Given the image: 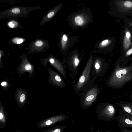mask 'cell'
<instances>
[{
	"label": "cell",
	"instance_id": "24",
	"mask_svg": "<svg viewBox=\"0 0 132 132\" xmlns=\"http://www.w3.org/2000/svg\"><path fill=\"white\" fill-rule=\"evenodd\" d=\"M23 39L19 38H15L13 40V42L15 43L18 44H20L23 42Z\"/></svg>",
	"mask_w": 132,
	"mask_h": 132
},
{
	"label": "cell",
	"instance_id": "17",
	"mask_svg": "<svg viewBox=\"0 0 132 132\" xmlns=\"http://www.w3.org/2000/svg\"><path fill=\"white\" fill-rule=\"evenodd\" d=\"M121 105L123 109L127 112L132 116V107L130 105L121 104Z\"/></svg>",
	"mask_w": 132,
	"mask_h": 132
},
{
	"label": "cell",
	"instance_id": "2",
	"mask_svg": "<svg viewBox=\"0 0 132 132\" xmlns=\"http://www.w3.org/2000/svg\"><path fill=\"white\" fill-rule=\"evenodd\" d=\"M93 62L92 57L87 61L82 73L75 84H73L74 89L76 92H81L91 84H93L97 77L94 76L92 79L90 75L92 67Z\"/></svg>",
	"mask_w": 132,
	"mask_h": 132
},
{
	"label": "cell",
	"instance_id": "16",
	"mask_svg": "<svg viewBox=\"0 0 132 132\" xmlns=\"http://www.w3.org/2000/svg\"><path fill=\"white\" fill-rule=\"evenodd\" d=\"M1 86L4 90H8L12 86V85L10 82L9 80L6 79L2 81L1 83Z\"/></svg>",
	"mask_w": 132,
	"mask_h": 132
},
{
	"label": "cell",
	"instance_id": "23",
	"mask_svg": "<svg viewBox=\"0 0 132 132\" xmlns=\"http://www.w3.org/2000/svg\"><path fill=\"white\" fill-rule=\"evenodd\" d=\"M111 42V41L107 39L104 40L101 43V46L102 47L106 46L109 44Z\"/></svg>",
	"mask_w": 132,
	"mask_h": 132
},
{
	"label": "cell",
	"instance_id": "8",
	"mask_svg": "<svg viewBox=\"0 0 132 132\" xmlns=\"http://www.w3.org/2000/svg\"><path fill=\"white\" fill-rule=\"evenodd\" d=\"M15 97L18 104L23 105L27 99V92L22 88H17L15 91Z\"/></svg>",
	"mask_w": 132,
	"mask_h": 132
},
{
	"label": "cell",
	"instance_id": "22",
	"mask_svg": "<svg viewBox=\"0 0 132 132\" xmlns=\"http://www.w3.org/2000/svg\"><path fill=\"white\" fill-rule=\"evenodd\" d=\"M5 55V54L1 50L0 52V68H4L3 64L2 63V58L3 56Z\"/></svg>",
	"mask_w": 132,
	"mask_h": 132
},
{
	"label": "cell",
	"instance_id": "27",
	"mask_svg": "<svg viewBox=\"0 0 132 132\" xmlns=\"http://www.w3.org/2000/svg\"><path fill=\"white\" fill-rule=\"evenodd\" d=\"M125 132H132V131L126 129L124 130Z\"/></svg>",
	"mask_w": 132,
	"mask_h": 132
},
{
	"label": "cell",
	"instance_id": "7",
	"mask_svg": "<svg viewBox=\"0 0 132 132\" xmlns=\"http://www.w3.org/2000/svg\"><path fill=\"white\" fill-rule=\"evenodd\" d=\"M47 70L49 74L47 80L50 84L57 88H63L65 87L63 80L58 73L50 68H48Z\"/></svg>",
	"mask_w": 132,
	"mask_h": 132
},
{
	"label": "cell",
	"instance_id": "12",
	"mask_svg": "<svg viewBox=\"0 0 132 132\" xmlns=\"http://www.w3.org/2000/svg\"><path fill=\"white\" fill-rule=\"evenodd\" d=\"M120 118L119 122L123 125L126 127L132 128V118L129 115L126 114Z\"/></svg>",
	"mask_w": 132,
	"mask_h": 132
},
{
	"label": "cell",
	"instance_id": "1",
	"mask_svg": "<svg viewBox=\"0 0 132 132\" xmlns=\"http://www.w3.org/2000/svg\"><path fill=\"white\" fill-rule=\"evenodd\" d=\"M132 79V65L121 68L118 65L109 80L108 84L114 88H120Z\"/></svg>",
	"mask_w": 132,
	"mask_h": 132
},
{
	"label": "cell",
	"instance_id": "20",
	"mask_svg": "<svg viewBox=\"0 0 132 132\" xmlns=\"http://www.w3.org/2000/svg\"><path fill=\"white\" fill-rule=\"evenodd\" d=\"M8 25L11 28H14L18 26V23L14 21H11L8 23Z\"/></svg>",
	"mask_w": 132,
	"mask_h": 132
},
{
	"label": "cell",
	"instance_id": "6",
	"mask_svg": "<svg viewBox=\"0 0 132 132\" xmlns=\"http://www.w3.org/2000/svg\"><path fill=\"white\" fill-rule=\"evenodd\" d=\"M42 65L46 66L47 63H49L50 65L54 67L67 80L66 72L64 65L60 61L55 58L52 55H50L46 58L40 60Z\"/></svg>",
	"mask_w": 132,
	"mask_h": 132
},
{
	"label": "cell",
	"instance_id": "21",
	"mask_svg": "<svg viewBox=\"0 0 132 132\" xmlns=\"http://www.w3.org/2000/svg\"><path fill=\"white\" fill-rule=\"evenodd\" d=\"M67 40L68 37L65 34L64 35L62 36L61 40L62 45L63 48L64 47Z\"/></svg>",
	"mask_w": 132,
	"mask_h": 132
},
{
	"label": "cell",
	"instance_id": "9",
	"mask_svg": "<svg viewBox=\"0 0 132 132\" xmlns=\"http://www.w3.org/2000/svg\"><path fill=\"white\" fill-rule=\"evenodd\" d=\"M131 36L130 31L127 29H125L123 41V46L125 51H127L131 45Z\"/></svg>",
	"mask_w": 132,
	"mask_h": 132
},
{
	"label": "cell",
	"instance_id": "29",
	"mask_svg": "<svg viewBox=\"0 0 132 132\" xmlns=\"http://www.w3.org/2000/svg\"><path fill=\"white\" fill-rule=\"evenodd\" d=\"M110 132V131H106V132Z\"/></svg>",
	"mask_w": 132,
	"mask_h": 132
},
{
	"label": "cell",
	"instance_id": "15",
	"mask_svg": "<svg viewBox=\"0 0 132 132\" xmlns=\"http://www.w3.org/2000/svg\"><path fill=\"white\" fill-rule=\"evenodd\" d=\"M45 42L43 41H42L41 40H38L36 41L35 42H34V44L33 45V47H34V49L33 50L32 53H33V52L34 51L35 49L38 47L36 51V52H40V51H41V50H43V46H44L45 45Z\"/></svg>",
	"mask_w": 132,
	"mask_h": 132
},
{
	"label": "cell",
	"instance_id": "14",
	"mask_svg": "<svg viewBox=\"0 0 132 132\" xmlns=\"http://www.w3.org/2000/svg\"><path fill=\"white\" fill-rule=\"evenodd\" d=\"M121 8L125 10H132V1L130 0L120 1L118 2V4Z\"/></svg>",
	"mask_w": 132,
	"mask_h": 132
},
{
	"label": "cell",
	"instance_id": "18",
	"mask_svg": "<svg viewBox=\"0 0 132 132\" xmlns=\"http://www.w3.org/2000/svg\"><path fill=\"white\" fill-rule=\"evenodd\" d=\"M75 21L76 24L79 26H82L84 23V20L82 17L80 15H77L75 18Z\"/></svg>",
	"mask_w": 132,
	"mask_h": 132
},
{
	"label": "cell",
	"instance_id": "11",
	"mask_svg": "<svg viewBox=\"0 0 132 132\" xmlns=\"http://www.w3.org/2000/svg\"><path fill=\"white\" fill-rule=\"evenodd\" d=\"M103 114L105 116L108 118H111L115 114V109L114 106L111 104L106 105L102 110Z\"/></svg>",
	"mask_w": 132,
	"mask_h": 132
},
{
	"label": "cell",
	"instance_id": "26",
	"mask_svg": "<svg viewBox=\"0 0 132 132\" xmlns=\"http://www.w3.org/2000/svg\"><path fill=\"white\" fill-rule=\"evenodd\" d=\"M61 131V130L60 129L57 128L52 130L50 132H60Z\"/></svg>",
	"mask_w": 132,
	"mask_h": 132
},
{
	"label": "cell",
	"instance_id": "3",
	"mask_svg": "<svg viewBox=\"0 0 132 132\" xmlns=\"http://www.w3.org/2000/svg\"><path fill=\"white\" fill-rule=\"evenodd\" d=\"M81 92V103L84 106L87 107L92 105L96 100L99 93V89L97 84H93Z\"/></svg>",
	"mask_w": 132,
	"mask_h": 132
},
{
	"label": "cell",
	"instance_id": "25",
	"mask_svg": "<svg viewBox=\"0 0 132 132\" xmlns=\"http://www.w3.org/2000/svg\"><path fill=\"white\" fill-rule=\"evenodd\" d=\"M132 54V47L125 53V56L127 57Z\"/></svg>",
	"mask_w": 132,
	"mask_h": 132
},
{
	"label": "cell",
	"instance_id": "28",
	"mask_svg": "<svg viewBox=\"0 0 132 132\" xmlns=\"http://www.w3.org/2000/svg\"><path fill=\"white\" fill-rule=\"evenodd\" d=\"M129 25L132 28V22H129L128 23Z\"/></svg>",
	"mask_w": 132,
	"mask_h": 132
},
{
	"label": "cell",
	"instance_id": "19",
	"mask_svg": "<svg viewBox=\"0 0 132 132\" xmlns=\"http://www.w3.org/2000/svg\"><path fill=\"white\" fill-rule=\"evenodd\" d=\"M0 103V120L1 121L5 122V118L3 113V106L1 101Z\"/></svg>",
	"mask_w": 132,
	"mask_h": 132
},
{
	"label": "cell",
	"instance_id": "4",
	"mask_svg": "<svg viewBox=\"0 0 132 132\" xmlns=\"http://www.w3.org/2000/svg\"><path fill=\"white\" fill-rule=\"evenodd\" d=\"M33 7H16L5 10L2 13V18H11L27 16Z\"/></svg>",
	"mask_w": 132,
	"mask_h": 132
},
{
	"label": "cell",
	"instance_id": "13",
	"mask_svg": "<svg viewBox=\"0 0 132 132\" xmlns=\"http://www.w3.org/2000/svg\"><path fill=\"white\" fill-rule=\"evenodd\" d=\"M65 117L63 115H59L50 118L46 121L43 126H48L59 121L65 120Z\"/></svg>",
	"mask_w": 132,
	"mask_h": 132
},
{
	"label": "cell",
	"instance_id": "10",
	"mask_svg": "<svg viewBox=\"0 0 132 132\" xmlns=\"http://www.w3.org/2000/svg\"><path fill=\"white\" fill-rule=\"evenodd\" d=\"M93 68L92 72V77L96 76L97 77L101 73L103 68L102 64L101 62L98 59L96 60L93 64Z\"/></svg>",
	"mask_w": 132,
	"mask_h": 132
},
{
	"label": "cell",
	"instance_id": "5",
	"mask_svg": "<svg viewBox=\"0 0 132 132\" xmlns=\"http://www.w3.org/2000/svg\"><path fill=\"white\" fill-rule=\"evenodd\" d=\"M22 61L16 68L19 77H20L26 72L29 73V77L33 79L35 66L29 61L26 55H22L20 57Z\"/></svg>",
	"mask_w": 132,
	"mask_h": 132
}]
</instances>
